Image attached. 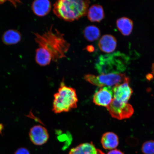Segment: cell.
Here are the masks:
<instances>
[{"mask_svg":"<svg viewBox=\"0 0 154 154\" xmlns=\"http://www.w3.org/2000/svg\"><path fill=\"white\" fill-rule=\"evenodd\" d=\"M35 40L39 47L43 48L52 58V61L56 62L59 60L66 57V54L70 47V44L64 37V34L57 29L53 30V26L40 35L34 33Z\"/></svg>","mask_w":154,"mask_h":154,"instance_id":"obj_1","label":"cell"},{"mask_svg":"<svg viewBox=\"0 0 154 154\" xmlns=\"http://www.w3.org/2000/svg\"><path fill=\"white\" fill-rule=\"evenodd\" d=\"M90 3L89 1L60 0L53 5V11L58 18L72 22L87 14Z\"/></svg>","mask_w":154,"mask_h":154,"instance_id":"obj_2","label":"cell"},{"mask_svg":"<svg viewBox=\"0 0 154 154\" xmlns=\"http://www.w3.org/2000/svg\"><path fill=\"white\" fill-rule=\"evenodd\" d=\"M78 101L75 89L62 82L54 95L52 110L55 113L67 112L76 108Z\"/></svg>","mask_w":154,"mask_h":154,"instance_id":"obj_3","label":"cell"},{"mask_svg":"<svg viewBox=\"0 0 154 154\" xmlns=\"http://www.w3.org/2000/svg\"><path fill=\"white\" fill-rule=\"evenodd\" d=\"M87 82L100 87H114L125 82H130V79L125 74L119 73H109L96 76L86 75L84 77Z\"/></svg>","mask_w":154,"mask_h":154,"instance_id":"obj_4","label":"cell"},{"mask_svg":"<svg viewBox=\"0 0 154 154\" xmlns=\"http://www.w3.org/2000/svg\"><path fill=\"white\" fill-rule=\"evenodd\" d=\"M107 109L112 117L119 120L130 118L134 112L131 105L128 103H120L113 98Z\"/></svg>","mask_w":154,"mask_h":154,"instance_id":"obj_5","label":"cell"},{"mask_svg":"<svg viewBox=\"0 0 154 154\" xmlns=\"http://www.w3.org/2000/svg\"><path fill=\"white\" fill-rule=\"evenodd\" d=\"M113 98L112 88L110 87H103L95 92L93 101L96 105L107 107L112 101Z\"/></svg>","mask_w":154,"mask_h":154,"instance_id":"obj_6","label":"cell"},{"mask_svg":"<svg viewBox=\"0 0 154 154\" xmlns=\"http://www.w3.org/2000/svg\"><path fill=\"white\" fill-rule=\"evenodd\" d=\"M129 83V82H125L113 87V99L121 103H128L133 92Z\"/></svg>","mask_w":154,"mask_h":154,"instance_id":"obj_7","label":"cell"},{"mask_svg":"<svg viewBox=\"0 0 154 154\" xmlns=\"http://www.w3.org/2000/svg\"><path fill=\"white\" fill-rule=\"evenodd\" d=\"M29 136L35 145L41 146L45 143L49 139V135L46 128L40 125H36L30 129Z\"/></svg>","mask_w":154,"mask_h":154,"instance_id":"obj_8","label":"cell"},{"mask_svg":"<svg viewBox=\"0 0 154 154\" xmlns=\"http://www.w3.org/2000/svg\"><path fill=\"white\" fill-rule=\"evenodd\" d=\"M117 45L116 38L114 36L109 34L105 35L102 36L98 43L101 51L106 53L113 52L116 49Z\"/></svg>","mask_w":154,"mask_h":154,"instance_id":"obj_9","label":"cell"},{"mask_svg":"<svg viewBox=\"0 0 154 154\" xmlns=\"http://www.w3.org/2000/svg\"><path fill=\"white\" fill-rule=\"evenodd\" d=\"M51 5L47 0H36L32 5V9L35 14L38 17H44L51 11Z\"/></svg>","mask_w":154,"mask_h":154,"instance_id":"obj_10","label":"cell"},{"mask_svg":"<svg viewBox=\"0 0 154 154\" xmlns=\"http://www.w3.org/2000/svg\"><path fill=\"white\" fill-rule=\"evenodd\" d=\"M68 154H105L100 150L96 149L95 145L91 143L80 144L72 148Z\"/></svg>","mask_w":154,"mask_h":154,"instance_id":"obj_11","label":"cell"},{"mask_svg":"<svg viewBox=\"0 0 154 154\" xmlns=\"http://www.w3.org/2000/svg\"><path fill=\"white\" fill-rule=\"evenodd\" d=\"M101 143L104 149H114L119 145L118 137L114 133L106 132L102 137Z\"/></svg>","mask_w":154,"mask_h":154,"instance_id":"obj_12","label":"cell"},{"mask_svg":"<svg viewBox=\"0 0 154 154\" xmlns=\"http://www.w3.org/2000/svg\"><path fill=\"white\" fill-rule=\"evenodd\" d=\"M87 15L88 20L91 22H100L105 17L103 7L98 5H92L88 9Z\"/></svg>","mask_w":154,"mask_h":154,"instance_id":"obj_13","label":"cell"},{"mask_svg":"<svg viewBox=\"0 0 154 154\" xmlns=\"http://www.w3.org/2000/svg\"><path fill=\"white\" fill-rule=\"evenodd\" d=\"M116 25L121 34L124 36H128L131 33L134 23L131 19L123 17L117 20Z\"/></svg>","mask_w":154,"mask_h":154,"instance_id":"obj_14","label":"cell"},{"mask_svg":"<svg viewBox=\"0 0 154 154\" xmlns=\"http://www.w3.org/2000/svg\"><path fill=\"white\" fill-rule=\"evenodd\" d=\"M22 35L18 31L10 29L4 33L2 40L3 43L7 45H12L17 44L20 41Z\"/></svg>","mask_w":154,"mask_h":154,"instance_id":"obj_15","label":"cell"},{"mask_svg":"<svg viewBox=\"0 0 154 154\" xmlns=\"http://www.w3.org/2000/svg\"><path fill=\"white\" fill-rule=\"evenodd\" d=\"M35 60L40 66H45L51 63L52 58L45 49L39 47L36 51Z\"/></svg>","mask_w":154,"mask_h":154,"instance_id":"obj_16","label":"cell"},{"mask_svg":"<svg viewBox=\"0 0 154 154\" xmlns=\"http://www.w3.org/2000/svg\"><path fill=\"white\" fill-rule=\"evenodd\" d=\"M83 33L85 38L89 42L95 41L101 35L100 31L95 26H86L84 29Z\"/></svg>","mask_w":154,"mask_h":154,"instance_id":"obj_17","label":"cell"},{"mask_svg":"<svg viewBox=\"0 0 154 154\" xmlns=\"http://www.w3.org/2000/svg\"><path fill=\"white\" fill-rule=\"evenodd\" d=\"M142 151L143 154H154V140L144 142L142 146Z\"/></svg>","mask_w":154,"mask_h":154,"instance_id":"obj_18","label":"cell"},{"mask_svg":"<svg viewBox=\"0 0 154 154\" xmlns=\"http://www.w3.org/2000/svg\"><path fill=\"white\" fill-rule=\"evenodd\" d=\"M14 154H30L29 150L26 148L21 147L17 149Z\"/></svg>","mask_w":154,"mask_h":154,"instance_id":"obj_19","label":"cell"},{"mask_svg":"<svg viewBox=\"0 0 154 154\" xmlns=\"http://www.w3.org/2000/svg\"><path fill=\"white\" fill-rule=\"evenodd\" d=\"M107 154H124V153L120 150L114 149L111 150Z\"/></svg>","mask_w":154,"mask_h":154,"instance_id":"obj_20","label":"cell"},{"mask_svg":"<svg viewBox=\"0 0 154 154\" xmlns=\"http://www.w3.org/2000/svg\"><path fill=\"white\" fill-rule=\"evenodd\" d=\"M4 128V125L2 123H0V134H2V131Z\"/></svg>","mask_w":154,"mask_h":154,"instance_id":"obj_21","label":"cell"},{"mask_svg":"<svg viewBox=\"0 0 154 154\" xmlns=\"http://www.w3.org/2000/svg\"><path fill=\"white\" fill-rule=\"evenodd\" d=\"M152 73L154 76V63H153L152 65Z\"/></svg>","mask_w":154,"mask_h":154,"instance_id":"obj_22","label":"cell"}]
</instances>
